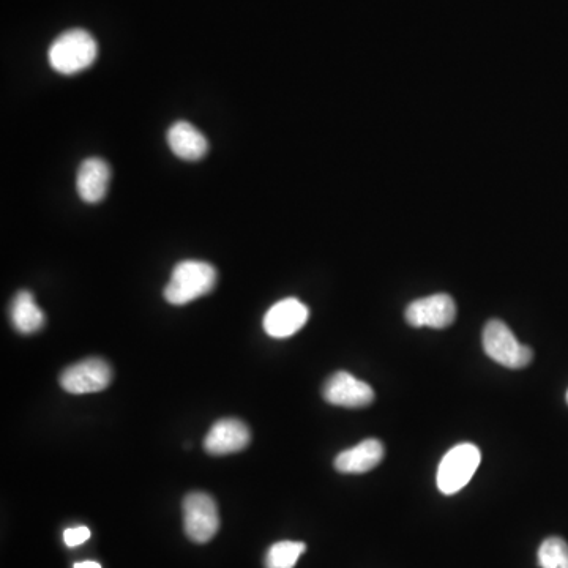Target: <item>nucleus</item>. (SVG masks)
<instances>
[{"instance_id": "nucleus-19", "label": "nucleus", "mask_w": 568, "mask_h": 568, "mask_svg": "<svg viewBox=\"0 0 568 568\" xmlns=\"http://www.w3.org/2000/svg\"><path fill=\"white\" fill-rule=\"evenodd\" d=\"M567 401H568V392H567Z\"/></svg>"}, {"instance_id": "nucleus-17", "label": "nucleus", "mask_w": 568, "mask_h": 568, "mask_svg": "<svg viewBox=\"0 0 568 568\" xmlns=\"http://www.w3.org/2000/svg\"><path fill=\"white\" fill-rule=\"evenodd\" d=\"M90 539V529L86 526L70 527L64 532V542L68 548H76Z\"/></svg>"}, {"instance_id": "nucleus-12", "label": "nucleus", "mask_w": 568, "mask_h": 568, "mask_svg": "<svg viewBox=\"0 0 568 568\" xmlns=\"http://www.w3.org/2000/svg\"><path fill=\"white\" fill-rule=\"evenodd\" d=\"M168 146L172 154L176 155L180 160L198 161L206 157L209 150V142L201 131L191 125L190 122H176L169 127Z\"/></svg>"}, {"instance_id": "nucleus-10", "label": "nucleus", "mask_w": 568, "mask_h": 568, "mask_svg": "<svg viewBox=\"0 0 568 568\" xmlns=\"http://www.w3.org/2000/svg\"><path fill=\"white\" fill-rule=\"evenodd\" d=\"M250 439V430L242 420H218L204 439V449L210 455H229L245 449Z\"/></svg>"}, {"instance_id": "nucleus-3", "label": "nucleus", "mask_w": 568, "mask_h": 568, "mask_svg": "<svg viewBox=\"0 0 568 568\" xmlns=\"http://www.w3.org/2000/svg\"><path fill=\"white\" fill-rule=\"evenodd\" d=\"M482 461L479 447L469 442L458 444L445 453L439 464L436 483L445 496H452L471 482Z\"/></svg>"}, {"instance_id": "nucleus-14", "label": "nucleus", "mask_w": 568, "mask_h": 568, "mask_svg": "<svg viewBox=\"0 0 568 568\" xmlns=\"http://www.w3.org/2000/svg\"><path fill=\"white\" fill-rule=\"evenodd\" d=\"M10 321L16 332L32 335L42 330L46 319L45 313L35 303L34 296L29 291H19L10 305Z\"/></svg>"}, {"instance_id": "nucleus-5", "label": "nucleus", "mask_w": 568, "mask_h": 568, "mask_svg": "<svg viewBox=\"0 0 568 568\" xmlns=\"http://www.w3.org/2000/svg\"><path fill=\"white\" fill-rule=\"evenodd\" d=\"M184 524L188 539L207 543L220 529V515L213 497L206 493H190L184 501Z\"/></svg>"}, {"instance_id": "nucleus-16", "label": "nucleus", "mask_w": 568, "mask_h": 568, "mask_svg": "<svg viewBox=\"0 0 568 568\" xmlns=\"http://www.w3.org/2000/svg\"><path fill=\"white\" fill-rule=\"evenodd\" d=\"M539 564L542 568H568V543L559 537H550L540 545Z\"/></svg>"}, {"instance_id": "nucleus-7", "label": "nucleus", "mask_w": 568, "mask_h": 568, "mask_svg": "<svg viewBox=\"0 0 568 568\" xmlns=\"http://www.w3.org/2000/svg\"><path fill=\"white\" fill-rule=\"evenodd\" d=\"M404 318L409 326L445 329L452 326L456 318L455 300L449 294H434L409 303L404 311Z\"/></svg>"}, {"instance_id": "nucleus-6", "label": "nucleus", "mask_w": 568, "mask_h": 568, "mask_svg": "<svg viewBox=\"0 0 568 568\" xmlns=\"http://www.w3.org/2000/svg\"><path fill=\"white\" fill-rule=\"evenodd\" d=\"M111 379H113V370L108 363L103 359L92 357L68 367L60 374V385L68 393L84 395L108 389Z\"/></svg>"}, {"instance_id": "nucleus-2", "label": "nucleus", "mask_w": 568, "mask_h": 568, "mask_svg": "<svg viewBox=\"0 0 568 568\" xmlns=\"http://www.w3.org/2000/svg\"><path fill=\"white\" fill-rule=\"evenodd\" d=\"M217 284V270L204 261H182L172 270L163 296L171 305H187L212 292Z\"/></svg>"}, {"instance_id": "nucleus-4", "label": "nucleus", "mask_w": 568, "mask_h": 568, "mask_svg": "<svg viewBox=\"0 0 568 568\" xmlns=\"http://www.w3.org/2000/svg\"><path fill=\"white\" fill-rule=\"evenodd\" d=\"M483 349L486 355L510 370H520L532 362L534 352L516 340L505 322L491 319L483 329Z\"/></svg>"}, {"instance_id": "nucleus-1", "label": "nucleus", "mask_w": 568, "mask_h": 568, "mask_svg": "<svg viewBox=\"0 0 568 568\" xmlns=\"http://www.w3.org/2000/svg\"><path fill=\"white\" fill-rule=\"evenodd\" d=\"M98 56L95 38L84 29L60 34L48 49L49 65L60 75L71 76L87 70Z\"/></svg>"}, {"instance_id": "nucleus-18", "label": "nucleus", "mask_w": 568, "mask_h": 568, "mask_svg": "<svg viewBox=\"0 0 568 568\" xmlns=\"http://www.w3.org/2000/svg\"><path fill=\"white\" fill-rule=\"evenodd\" d=\"M73 568H101V565L98 562L94 561H86V562H78L75 564Z\"/></svg>"}, {"instance_id": "nucleus-11", "label": "nucleus", "mask_w": 568, "mask_h": 568, "mask_svg": "<svg viewBox=\"0 0 568 568\" xmlns=\"http://www.w3.org/2000/svg\"><path fill=\"white\" fill-rule=\"evenodd\" d=\"M111 168L103 158L90 157L79 165L76 172V191L87 204H97L108 193Z\"/></svg>"}, {"instance_id": "nucleus-15", "label": "nucleus", "mask_w": 568, "mask_h": 568, "mask_svg": "<svg viewBox=\"0 0 568 568\" xmlns=\"http://www.w3.org/2000/svg\"><path fill=\"white\" fill-rule=\"evenodd\" d=\"M307 550L302 542H278L270 546L266 554V568H294L300 556Z\"/></svg>"}, {"instance_id": "nucleus-8", "label": "nucleus", "mask_w": 568, "mask_h": 568, "mask_svg": "<svg viewBox=\"0 0 568 568\" xmlns=\"http://www.w3.org/2000/svg\"><path fill=\"white\" fill-rule=\"evenodd\" d=\"M322 397L327 403L341 408H367L374 401V390L367 382L354 378L352 374L338 371L327 379Z\"/></svg>"}, {"instance_id": "nucleus-9", "label": "nucleus", "mask_w": 568, "mask_h": 568, "mask_svg": "<svg viewBox=\"0 0 568 568\" xmlns=\"http://www.w3.org/2000/svg\"><path fill=\"white\" fill-rule=\"evenodd\" d=\"M310 318V310L300 300L283 299L264 316V330L273 338H288L299 332Z\"/></svg>"}, {"instance_id": "nucleus-13", "label": "nucleus", "mask_w": 568, "mask_h": 568, "mask_svg": "<svg viewBox=\"0 0 568 568\" xmlns=\"http://www.w3.org/2000/svg\"><path fill=\"white\" fill-rule=\"evenodd\" d=\"M385 449L378 439H365L335 458V469L341 474H365L381 463Z\"/></svg>"}]
</instances>
